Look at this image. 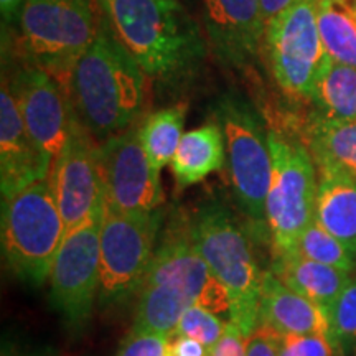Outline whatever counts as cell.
Returning <instances> with one entry per match:
<instances>
[{
    "label": "cell",
    "instance_id": "obj_36",
    "mask_svg": "<svg viewBox=\"0 0 356 356\" xmlns=\"http://www.w3.org/2000/svg\"><path fill=\"white\" fill-rule=\"evenodd\" d=\"M2 356H51L48 353H24V351L15 350L12 345H2Z\"/></svg>",
    "mask_w": 356,
    "mask_h": 356
},
{
    "label": "cell",
    "instance_id": "obj_1",
    "mask_svg": "<svg viewBox=\"0 0 356 356\" xmlns=\"http://www.w3.org/2000/svg\"><path fill=\"white\" fill-rule=\"evenodd\" d=\"M99 19L150 81L177 91L198 73L208 42L178 0H96Z\"/></svg>",
    "mask_w": 356,
    "mask_h": 356
},
{
    "label": "cell",
    "instance_id": "obj_13",
    "mask_svg": "<svg viewBox=\"0 0 356 356\" xmlns=\"http://www.w3.org/2000/svg\"><path fill=\"white\" fill-rule=\"evenodd\" d=\"M139 126L97 144L104 200L124 213H152L163 203L160 170L147 157Z\"/></svg>",
    "mask_w": 356,
    "mask_h": 356
},
{
    "label": "cell",
    "instance_id": "obj_38",
    "mask_svg": "<svg viewBox=\"0 0 356 356\" xmlns=\"http://www.w3.org/2000/svg\"><path fill=\"white\" fill-rule=\"evenodd\" d=\"M355 356H356V355H355Z\"/></svg>",
    "mask_w": 356,
    "mask_h": 356
},
{
    "label": "cell",
    "instance_id": "obj_33",
    "mask_svg": "<svg viewBox=\"0 0 356 356\" xmlns=\"http://www.w3.org/2000/svg\"><path fill=\"white\" fill-rule=\"evenodd\" d=\"M210 348L185 335H172L168 338V356H210Z\"/></svg>",
    "mask_w": 356,
    "mask_h": 356
},
{
    "label": "cell",
    "instance_id": "obj_20",
    "mask_svg": "<svg viewBox=\"0 0 356 356\" xmlns=\"http://www.w3.org/2000/svg\"><path fill=\"white\" fill-rule=\"evenodd\" d=\"M226 142L220 124L207 122L181 137L170 168L177 186L188 188L225 167Z\"/></svg>",
    "mask_w": 356,
    "mask_h": 356
},
{
    "label": "cell",
    "instance_id": "obj_30",
    "mask_svg": "<svg viewBox=\"0 0 356 356\" xmlns=\"http://www.w3.org/2000/svg\"><path fill=\"white\" fill-rule=\"evenodd\" d=\"M168 338L131 328L114 356H168Z\"/></svg>",
    "mask_w": 356,
    "mask_h": 356
},
{
    "label": "cell",
    "instance_id": "obj_5",
    "mask_svg": "<svg viewBox=\"0 0 356 356\" xmlns=\"http://www.w3.org/2000/svg\"><path fill=\"white\" fill-rule=\"evenodd\" d=\"M99 24L96 0H26L17 22V53L63 84Z\"/></svg>",
    "mask_w": 356,
    "mask_h": 356
},
{
    "label": "cell",
    "instance_id": "obj_28",
    "mask_svg": "<svg viewBox=\"0 0 356 356\" xmlns=\"http://www.w3.org/2000/svg\"><path fill=\"white\" fill-rule=\"evenodd\" d=\"M330 338L337 346L356 341V277L350 279L328 309Z\"/></svg>",
    "mask_w": 356,
    "mask_h": 356
},
{
    "label": "cell",
    "instance_id": "obj_6",
    "mask_svg": "<svg viewBox=\"0 0 356 356\" xmlns=\"http://www.w3.org/2000/svg\"><path fill=\"white\" fill-rule=\"evenodd\" d=\"M0 229L8 270L29 286H43L66 234L50 181H37L2 200Z\"/></svg>",
    "mask_w": 356,
    "mask_h": 356
},
{
    "label": "cell",
    "instance_id": "obj_14",
    "mask_svg": "<svg viewBox=\"0 0 356 356\" xmlns=\"http://www.w3.org/2000/svg\"><path fill=\"white\" fill-rule=\"evenodd\" d=\"M24 124L38 149L55 160L68 139L71 111L60 81L38 66L24 63L7 78Z\"/></svg>",
    "mask_w": 356,
    "mask_h": 356
},
{
    "label": "cell",
    "instance_id": "obj_29",
    "mask_svg": "<svg viewBox=\"0 0 356 356\" xmlns=\"http://www.w3.org/2000/svg\"><path fill=\"white\" fill-rule=\"evenodd\" d=\"M337 348L325 335H280L279 356H337Z\"/></svg>",
    "mask_w": 356,
    "mask_h": 356
},
{
    "label": "cell",
    "instance_id": "obj_27",
    "mask_svg": "<svg viewBox=\"0 0 356 356\" xmlns=\"http://www.w3.org/2000/svg\"><path fill=\"white\" fill-rule=\"evenodd\" d=\"M226 327H228V320H222L220 315L197 304H191L181 315L175 333L193 338L207 348L213 350V346L225 335Z\"/></svg>",
    "mask_w": 356,
    "mask_h": 356
},
{
    "label": "cell",
    "instance_id": "obj_16",
    "mask_svg": "<svg viewBox=\"0 0 356 356\" xmlns=\"http://www.w3.org/2000/svg\"><path fill=\"white\" fill-rule=\"evenodd\" d=\"M53 160L35 144L13 99L7 79L0 92V190L2 200L48 180Z\"/></svg>",
    "mask_w": 356,
    "mask_h": 356
},
{
    "label": "cell",
    "instance_id": "obj_37",
    "mask_svg": "<svg viewBox=\"0 0 356 356\" xmlns=\"http://www.w3.org/2000/svg\"><path fill=\"white\" fill-rule=\"evenodd\" d=\"M351 8H353V12H355V17H356V0H353V3H351Z\"/></svg>",
    "mask_w": 356,
    "mask_h": 356
},
{
    "label": "cell",
    "instance_id": "obj_34",
    "mask_svg": "<svg viewBox=\"0 0 356 356\" xmlns=\"http://www.w3.org/2000/svg\"><path fill=\"white\" fill-rule=\"evenodd\" d=\"M296 2H299V0H261L262 19L266 22V26L270 20H274L280 13L286 12Z\"/></svg>",
    "mask_w": 356,
    "mask_h": 356
},
{
    "label": "cell",
    "instance_id": "obj_4",
    "mask_svg": "<svg viewBox=\"0 0 356 356\" xmlns=\"http://www.w3.org/2000/svg\"><path fill=\"white\" fill-rule=\"evenodd\" d=\"M225 134L228 173L234 202L259 238H269L266 200L273 180L269 129L259 111L238 92H225L215 104Z\"/></svg>",
    "mask_w": 356,
    "mask_h": 356
},
{
    "label": "cell",
    "instance_id": "obj_26",
    "mask_svg": "<svg viewBox=\"0 0 356 356\" xmlns=\"http://www.w3.org/2000/svg\"><path fill=\"white\" fill-rule=\"evenodd\" d=\"M293 252L307 257V259L320 262V264L337 267L348 274L356 267V259L345 244L338 241L335 236H332L315 220L300 236Z\"/></svg>",
    "mask_w": 356,
    "mask_h": 356
},
{
    "label": "cell",
    "instance_id": "obj_8",
    "mask_svg": "<svg viewBox=\"0 0 356 356\" xmlns=\"http://www.w3.org/2000/svg\"><path fill=\"white\" fill-rule=\"evenodd\" d=\"M162 213H124L104 202L97 302L111 305L139 291L155 252Z\"/></svg>",
    "mask_w": 356,
    "mask_h": 356
},
{
    "label": "cell",
    "instance_id": "obj_22",
    "mask_svg": "<svg viewBox=\"0 0 356 356\" xmlns=\"http://www.w3.org/2000/svg\"><path fill=\"white\" fill-rule=\"evenodd\" d=\"M309 102L312 104L309 119L356 121V68L325 56Z\"/></svg>",
    "mask_w": 356,
    "mask_h": 356
},
{
    "label": "cell",
    "instance_id": "obj_24",
    "mask_svg": "<svg viewBox=\"0 0 356 356\" xmlns=\"http://www.w3.org/2000/svg\"><path fill=\"white\" fill-rule=\"evenodd\" d=\"M323 50L332 60L356 68V17L346 0H317Z\"/></svg>",
    "mask_w": 356,
    "mask_h": 356
},
{
    "label": "cell",
    "instance_id": "obj_12",
    "mask_svg": "<svg viewBox=\"0 0 356 356\" xmlns=\"http://www.w3.org/2000/svg\"><path fill=\"white\" fill-rule=\"evenodd\" d=\"M48 181L63 216L66 234L99 215L104 208L97 142L74 114L68 139L53 160Z\"/></svg>",
    "mask_w": 356,
    "mask_h": 356
},
{
    "label": "cell",
    "instance_id": "obj_23",
    "mask_svg": "<svg viewBox=\"0 0 356 356\" xmlns=\"http://www.w3.org/2000/svg\"><path fill=\"white\" fill-rule=\"evenodd\" d=\"M134 330L159 333V335H175L181 315L193 304L188 297L175 289L165 286L139 287Z\"/></svg>",
    "mask_w": 356,
    "mask_h": 356
},
{
    "label": "cell",
    "instance_id": "obj_21",
    "mask_svg": "<svg viewBox=\"0 0 356 356\" xmlns=\"http://www.w3.org/2000/svg\"><path fill=\"white\" fill-rule=\"evenodd\" d=\"M315 167L356 178V121L333 122L307 119L299 134Z\"/></svg>",
    "mask_w": 356,
    "mask_h": 356
},
{
    "label": "cell",
    "instance_id": "obj_7",
    "mask_svg": "<svg viewBox=\"0 0 356 356\" xmlns=\"http://www.w3.org/2000/svg\"><path fill=\"white\" fill-rule=\"evenodd\" d=\"M273 180L266 220L274 256L296 251L300 236L315 220L318 175L304 142L293 134L269 129Z\"/></svg>",
    "mask_w": 356,
    "mask_h": 356
},
{
    "label": "cell",
    "instance_id": "obj_32",
    "mask_svg": "<svg viewBox=\"0 0 356 356\" xmlns=\"http://www.w3.org/2000/svg\"><path fill=\"white\" fill-rule=\"evenodd\" d=\"M210 356H246V337L233 320H228L225 335L213 346Z\"/></svg>",
    "mask_w": 356,
    "mask_h": 356
},
{
    "label": "cell",
    "instance_id": "obj_3",
    "mask_svg": "<svg viewBox=\"0 0 356 356\" xmlns=\"http://www.w3.org/2000/svg\"><path fill=\"white\" fill-rule=\"evenodd\" d=\"M195 246L211 273L228 289L233 312L231 320L244 337L259 325L262 270L252 254L246 231L221 202L210 200L190 218Z\"/></svg>",
    "mask_w": 356,
    "mask_h": 356
},
{
    "label": "cell",
    "instance_id": "obj_35",
    "mask_svg": "<svg viewBox=\"0 0 356 356\" xmlns=\"http://www.w3.org/2000/svg\"><path fill=\"white\" fill-rule=\"evenodd\" d=\"M26 0H0V10H2L3 25H13L20 19L22 8Z\"/></svg>",
    "mask_w": 356,
    "mask_h": 356
},
{
    "label": "cell",
    "instance_id": "obj_25",
    "mask_svg": "<svg viewBox=\"0 0 356 356\" xmlns=\"http://www.w3.org/2000/svg\"><path fill=\"white\" fill-rule=\"evenodd\" d=\"M185 115L186 106L177 104L152 113L140 122L139 137L142 147L157 170H162L172 162L184 137Z\"/></svg>",
    "mask_w": 356,
    "mask_h": 356
},
{
    "label": "cell",
    "instance_id": "obj_31",
    "mask_svg": "<svg viewBox=\"0 0 356 356\" xmlns=\"http://www.w3.org/2000/svg\"><path fill=\"white\" fill-rule=\"evenodd\" d=\"M280 333L266 325H257L246 338V356H279Z\"/></svg>",
    "mask_w": 356,
    "mask_h": 356
},
{
    "label": "cell",
    "instance_id": "obj_9",
    "mask_svg": "<svg viewBox=\"0 0 356 356\" xmlns=\"http://www.w3.org/2000/svg\"><path fill=\"white\" fill-rule=\"evenodd\" d=\"M262 51L280 91L293 101H310L327 56L318 32L317 0H299L270 20Z\"/></svg>",
    "mask_w": 356,
    "mask_h": 356
},
{
    "label": "cell",
    "instance_id": "obj_15",
    "mask_svg": "<svg viewBox=\"0 0 356 356\" xmlns=\"http://www.w3.org/2000/svg\"><path fill=\"white\" fill-rule=\"evenodd\" d=\"M204 30L213 55L231 70H246L262 50L261 0H204Z\"/></svg>",
    "mask_w": 356,
    "mask_h": 356
},
{
    "label": "cell",
    "instance_id": "obj_17",
    "mask_svg": "<svg viewBox=\"0 0 356 356\" xmlns=\"http://www.w3.org/2000/svg\"><path fill=\"white\" fill-rule=\"evenodd\" d=\"M259 325H266L280 335L330 337L328 312L292 291L270 270L262 274Z\"/></svg>",
    "mask_w": 356,
    "mask_h": 356
},
{
    "label": "cell",
    "instance_id": "obj_2",
    "mask_svg": "<svg viewBox=\"0 0 356 356\" xmlns=\"http://www.w3.org/2000/svg\"><path fill=\"white\" fill-rule=\"evenodd\" d=\"M61 86L73 114L97 144L140 124L149 104L150 78L102 22Z\"/></svg>",
    "mask_w": 356,
    "mask_h": 356
},
{
    "label": "cell",
    "instance_id": "obj_11",
    "mask_svg": "<svg viewBox=\"0 0 356 356\" xmlns=\"http://www.w3.org/2000/svg\"><path fill=\"white\" fill-rule=\"evenodd\" d=\"M101 216L65 234L50 273V300L73 330L91 317L99 292Z\"/></svg>",
    "mask_w": 356,
    "mask_h": 356
},
{
    "label": "cell",
    "instance_id": "obj_10",
    "mask_svg": "<svg viewBox=\"0 0 356 356\" xmlns=\"http://www.w3.org/2000/svg\"><path fill=\"white\" fill-rule=\"evenodd\" d=\"M165 286L181 292L203 309L231 320L233 300L215 277L191 238L188 218L175 215L155 248L142 286Z\"/></svg>",
    "mask_w": 356,
    "mask_h": 356
},
{
    "label": "cell",
    "instance_id": "obj_18",
    "mask_svg": "<svg viewBox=\"0 0 356 356\" xmlns=\"http://www.w3.org/2000/svg\"><path fill=\"white\" fill-rule=\"evenodd\" d=\"M318 190L315 221L323 226L356 259V178L317 168Z\"/></svg>",
    "mask_w": 356,
    "mask_h": 356
},
{
    "label": "cell",
    "instance_id": "obj_19",
    "mask_svg": "<svg viewBox=\"0 0 356 356\" xmlns=\"http://www.w3.org/2000/svg\"><path fill=\"white\" fill-rule=\"evenodd\" d=\"M269 270L292 291L327 312L351 279L345 270L307 259L297 252L274 256Z\"/></svg>",
    "mask_w": 356,
    "mask_h": 356
}]
</instances>
